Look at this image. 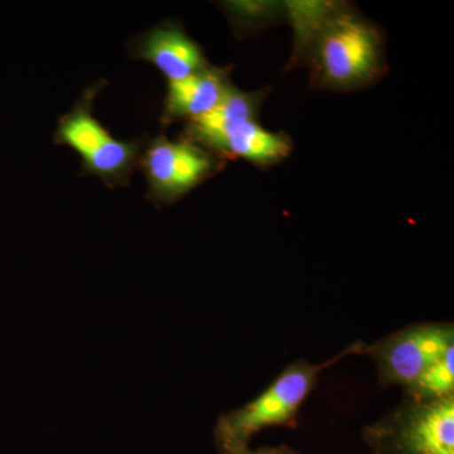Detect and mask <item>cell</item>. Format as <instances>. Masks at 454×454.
Wrapping results in <instances>:
<instances>
[{
	"mask_svg": "<svg viewBox=\"0 0 454 454\" xmlns=\"http://www.w3.org/2000/svg\"><path fill=\"white\" fill-rule=\"evenodd\" d=\"M295 29L293 59L312 88L334 92L372 86L387 73L380 27L346 3H288Z\"/></svg>",
	"mask_w": 454,
	"mask_h": 454,
	"instance_id": "obj_1",
	"label": "cell"
},
{
	"mask_svg": "<svg viewBox=\"0 0 454 454\" xmlns=\"http://www.w3.org/2000/svg\"><path fill=\"white\" fill-rule=\"evenodd\" d=\"M265 97L267 90L245 92L231 85L212 112L187 122L186 138L217 157L241 158L260 168L282 162L291 154L292 140L259 124Z\"/></svg>",
	"mask_w": 454,
	"mask_h": 454,
	"instance_id": "obj_2",
	"label": "cell"
},
{
	"mask_svg": "<svg viewBox=\"0 0 454 454\" xmlns=\"http://www.w3.org/2000/svg\"><path fill=\"white\" fill-rule=\"evenodd\" d=\"M354 349L352 345L325 364L294 361L252 402L221 415L215 429L220 452L249 447L254 435L271 427L295 428L301 405L315 389L319 375L340 357L354 354Z\"/></svg>",
	"mask_w": 454,
	"mask_h": 454,
	"instance_id": "obj_3",
	"label": "cell"
},
{
	"mask_svg": "<svg viewBox=\"0 0 454 454\" xmlns=\"http://www.w3.org/2000/svg\"><path fill=\"white\" fill-rule=\"evenodd\" d=\"M372 454H454V395L435 400L405 397L402 404L366 427Z\"/></svg>",
	"mask_w": 454,
	"mask_h": 454,
	"instance_id": "obj_4",
	"label": "cell"
},
{
	"mask_svg": "<svg viewBox=\"0 0 454 454\" xmlns=\"http://www.w3.org/2000/svg\"><path fill=\"white\" fill-rule=\"evenodd\" d=\"M450 346H454L452 324H417L372 345L355 343V354L372 358L381 389L399 385L405 390Z\"/></svg>",
	"mask_w": 454,
	"mask_h": 454,
	"instance_id": "obj_5",
	"label": "cell"
},
{
	"mask_svg": "<svg viewBox=\"0 0 454 454\" xmlns=\"http://www.w3.org/2000/svg\"><path fill=\"white\" fill-rule=\"evenodd\" d=\"M149 196L155 202L170 205L195 190L223 166V158L186 138L152 140L140 157Z\"/></svg>",
	"mask_w": 454,
	"mask_h": 454,
	"instance_id": "obj_6",
	"label": "cell"
},
{
	"mask_svg": "<svg viewBox=\"0 0 454 454\" xmlns=\"http://www.w3.org/2000/svg\"><path fill=\"white\" fill-rule=\"evenodd\" d=\"M91 98L82 100L73 112L62 116L56 131V143L73 149L82 157L89 175L106 184H124L131 170L138 166L140 145L114 138L91 112Z\"/></svg>",
	"mask_w": 454,
	"mask_h": 454,
	"instance_id": "obj_7",
	"label": "cell"
},
{
	"mask_svg": "<svg viewBox=\"0 0 454 454\" xmlns=\"http://www.w3.org/2000/svg\"><path fill=\"white\" fill-rule=\"evenodd\" d=\"M133 57L155 66L168 82H181L210 66L200 44L176 23H163L143 35Z\"/></svg>",
	"mask_w": 454,
	"mask_h": 454,
	"instance_id": "obj_8",
	"label": "cell"
},
{
	"mask_svg": "<svg viewBox=\"0 0 454 454\" xmlns=\"http://www.w3.org/2000/svg\"><path fill=\"white\" fill-rule=\"evenodd\" d=\"M231 85L229 70L211 65L181 82H168L163 124L202 118L219 106Z\"/></svg>",
	"mask_w": 454,
	"mask_h": 454,
	"instance_id": "obj_9",
	"label": "cell"
},
{
	"mask_svg": "<svg viewBox=\"0 0 454 454\" xmlns=\"http://www.w3.org/2000/svg\"><path fill=\"white\" fill-rule=\"evenodd\" d=\"M404 393L408 399L413 400H435L454 395V346L429 365Z\"/></svg>",
	"mask_w": 454,
	"mask_h": 454,
	"instance_id": "obj_10",
	"label": "cell"
},
{
	"mask_svg": "<svg viewBox=\"0 0 454 454\" xmlns=\"http://www.w3.org/2000/svg\"><path fill=\"white\" fill-rule=\"evenodd\" d=\"M259 452L260 454H300L286 447L262 448Z\"/></svg>",
	"mask_w": 454,
	"mask_h": 454,
	"instance_id": "obj_11",
	"label": "cell"
},
{
	"mask_svg": "<svg viewBox=\"0 0 454 454\" xmlns=\"http://www.w3.org/2000/svg\"><path fill=\"white\" fill-rule=\"evenodd\" d=\"M221 454H260L259 450H252L249 447L236 448V450H223Z\"/></svg>",
	"mask_w": 454,
	"mask_h": 454,
	"instance_id": "obj_12",
	"label": "cell"
}]
</instances>
